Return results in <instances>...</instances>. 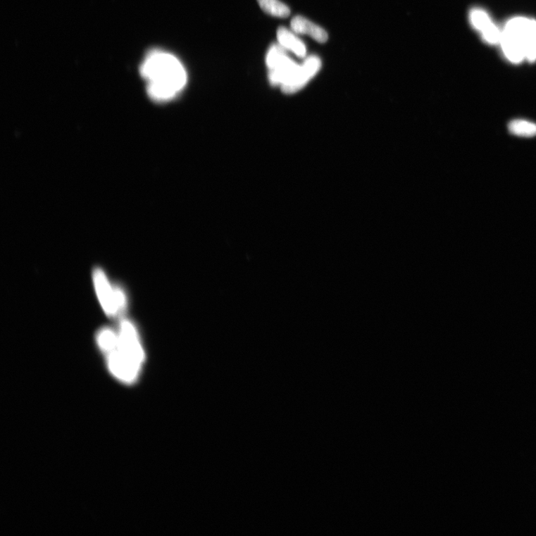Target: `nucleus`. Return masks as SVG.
Returning <instances> with one entry per match:
<instances>
[{
	"label": "nucleus",
	"mask_w": 536,
	"mask_h": 536,
	"mask_svg": "<svg viewBox=\"0 0 536 536\" xmlns=\"http://www.w3.org/2000/svg\"><path fill=\"white\" fill-rule=\"evenodd\" d=\"M140 73L149 82V95L156 101L172 100L187 84V73L180 62L162 51L149 54L143 62Z\"/></svg>",
	"instance_id": "f257e3e1"
},
{
	"label": "nucleus",
	"mask_w": 536,
	"mask_h": 536,
	"mask_svg": "<svg viewBox=\"0 0 536 536\" xmlns=\"http://www.w3.org/2000/svg\"><path fill=\"white\" fill-rule=\"evenodd\" d=\"M506 58L518 63L536 60V20L524 17L509 20L501 30L499 43Z\"/></svg>",
	"instance_id": "f03ea898"
},
{
	"label": "nucleus",
	"mask_w": 536,
	"mask_h": 536,
	"mask_svg": "<svg viewBox=\"0 0 536 536\" xmlns=\"http://www.w3.org/2000/svg\"><path fill=\"white\" fill-rule=\"evenodd\" d=\"M266 64L269 70V81L271 85L282 89L289 83L299 70L300 65L287 55L280 45L273 44L268 50Z\"/></svg>",
	"instance_id": "7ed1b4c3"
},
{
	"label": "nucleus",
	"mask_w": 536,
	"mask_h": 536,
	"mask_svg": "<svg viewBox=\"0 0 536 536\" xmlns=\"http://www.w3.org/2000/svg\"><path fill=\"white\" fill-rule=\"evenodd\" d=\"M94 280L100 303L107 316H120L125 310L126 298L120 287H112L106 274L99 268L94 272Z\"/></svg>",
	"instance_id": "20e7f679"
},
{
	"label": "nucleus",
	"mask_w": 536,
	"mask_h": 536,
	"mask_svg": "<svg viewBox=\"0 0 536 536\" xmlns=\"http://www.w3.org/2000/svg\"><path fill=\"white\" fill-rule=\"evenodd\" d=\"M119 336V348L124 354L139 365L145 360V353L139 342L138 334L134 325L127 320L122 321Z\"/></svg>",
	"instance_id": "39448f33"
},
{
	"label": "nucleus",
	"mask_w": 536,
	"mask_h": 536,
	"mask_svg": "<svg viewBox=\"0 0 536 536\" xmlns=\"http://www.w3.org/2000/svg\"><path fill=\"white\" fill-rule=\"evenodd\" d=\"M321 66V61L318 56H312L306 58L300 65L292 80L281 89L282 92L293 94L302 89L317 75Z\"/></svg>",
	"instance_id": "423d86ee"
},
{
	"label": "nucleus",
	"mask_w": 536,
	"mask_h": 536,
	"mask_svg": "<svg viewBox=\"0 0 536 536\" xmlns=\"http://www.w3.org/2000/svg\"><path fill=\"white\" fill-rule=\"evenodd\" d=\"M469 18L473 27L480 32L485 42L490 44L500 43L501 30L494 24L486 11L473 9L470 12Z\"/></svg>",
	"instance_id": "0eeeda50"
},
{
	"label": "nucleus",
	"mask_w": 536,
	"mask_h": 536,
	"mask_svg": "<svg viewBox=\"0 0 536 536\" xmlns=\"http://www.w3.org/2000/svg\"><path fill=\"white\" fill-rule=\"evenodd\" d=\"M291 26L295 33L307 35L319 43H325L328 40V34L323 29L304 17L294 18Z\"/></svg>",
	"instance_id": "6e6552de"
},
{
	"label": "nucleus",
	"mask_w": 536,
	"mask_h": 536,
	"mask_svg": "<svg viewBox=\"0 0 536 536\" xmlns=\"http://www.w3.org/2000/svg\"><path fill=\"white\" fill-rule=\"evenodd\" d=\"M278 40L280 45L285 50L293 52L299 58H304L306 56L305 44L291 31L284 27L278 30Z\"/></svg>",
	"instance_id": "1a4fd4ad"
},
{
	"label": "nucleus",
	"mask_w": 536,
	"mask_h": 536,
	"mask_svg": "<svg viewBox=\"0 0 536 536\" xmlns=\"http://www.w3.org/2000/svg\"><path fill=\"white\" fill-rule=\"evenodd\" d=\"M509 133L520 137H536V124L525 120H515L508 125Z\"/></svg>",
	"instance_id": "9d476101"
},
{
	"label": "nucleus",
	"mask_w": 536,
	"mask_h": 536,
	"mask_svg": "<svg viewBox=\"0 0 536 536\" xmlns=\"http://www.w3.org/2000/svg\"><path fill=\"white\" fill-rule=\"evenodd\" d=\"M257 1L261 8L271 16L285 18L291 14L289 8L280 0H257Z\"/></svg>",
	"instance_id": "9b49d317"
},
{
	"label": "nucleus",
	"mask_w": 536,
	"mask_h": 536,
	"mask_svg": "<svg viewBox=\"0 0 536 536\" xmlns=\"http://www.w3.org/2000/svg\"><path fill=\"white\" fill-rule=\"evenodd\" d=\"M97 342L101 350L108 354L119 344V336L116 335L112 330L104 328L98 334Z\"/></svg>",
	"instance_id": "f8f14e48"
}]
</instances>
